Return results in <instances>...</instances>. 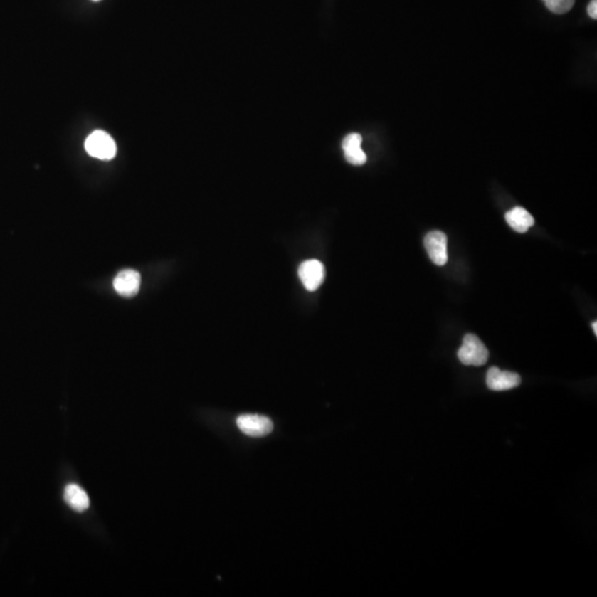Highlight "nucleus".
<instances>
[{
    "label": "nucleus",
    "instance_id": "obj_3",
    "mask_svg": "<svg viewBox=\"0 0 597 597\" xmlns=\"http://www.w3.org/2000/svg\"><path fill=\"white\" fill-rule=\"evenodd\" d=\"M237 426L243 434L250 437H263L270 434L273 421L263 415L243 414L237 418Z\"/></svg>",
    "mask_w": 597,
    "mask_h": 597
},
{
    "label": "nucleus",
    "instance_id": "obj_14",
    "mask_svg": "<svg viewBox=\"0 0 597 597\" xmlns=\"http://www.w3.org/2000/svg\"><path fill=\"white\" fill-rule=\"evenodd\" d=\"M92 1H100V0H92Z\"/></svg>",
    "mask_w": 597,
    "mask_h": 597
},
{
    "label": "nucleus",
    "instance_id": "obj_11",
    "mask_svg": "<svg viewBox=\"0 0 597 597\" xmlns=\"http://www.w3.org/2000/svg\"><path fill=\"white\" fill-rule=\"evenodd\" d=\"M550 11L556 15H563L572 9L575 0H543Z\"/></svg>",
    "mask_w": 597,
    "mask_h": 597
},
{
    "label": "nucleus",
    "instance_id": "obj_6",
    "mask_svg": "<svg viewBox=\"0 0 597 597\" xmlns=\"http://www.w3.org/2000/svg\"><path fill=\"white\" fill-rule=\"evenodd\" d=\"M299 277L307 290L315 291L324 280V267L320 261L315 259L305 261L299 267Z\"/></svg>",
    "mask_w": 597,
    "mask_h": 597
},
{
    "label": "nucleus",
    "instance_id": "obj_8",
    "mask_svg": "<svg viewBox=\"0 0 597 597\" xmlns=\"http://www.w3.org/2000/svg\"><path fill=\"white\" fill-rule=\"evenodd\" d=\"M362 137L359 133H351L344 137L342 142V149L347 161L352 165H363L366 163V154L363 151Z\"/></svg>",
    "mask_w": 597,
    "mask_h": 597
},
{
    "label": "nucleus",
    "instance_id": "obj_13",
    "mask_svg": "<svg viewBox=\"0 0 597 597\" xmlns=\"http://www.w3.org/2000/svg\"><path fill=\"white\" fill-rule=\"evenodd\" d=\"M592 329L594 330L595 335H597V322L592 323Z\"/></svg>",
    "mask_w": 597,
    "mask_h": 597
},
{
    "label": "nucleus",
    "instance_id": "obj_2",
    "mask_svg": "<svg viewBox=\"0 0 597 597\" xmlns=\"http://www.w3.org/2000/svg\"><path fill=\"white\" fill-rule=\"evenodd\" d=\"M85 151L95 159L109 161L117 155V145L109 134L103 131H95L89 135L85 144Z\"/></svg>",
    "mask_w": 597,
    "mask_h": 597
},
{
    "label": "nucleus",
    "instance_id": "obj_7",
    "mask_svg": "<svg viewBox=\"0 0 597 597\" xmlns=\"http://www.w3.org/2000/svg\"><path fill=\"white\" fill-rule=\"evenodd\" d=\"M141 275L137 271L125 269L120 271L113 281L115 290L125 297H132L139 293Z\"/></svg>",
    "mask_w": 597,
    "mask_h": 597
},
{
    "label": "nucleus",
    "instance_id": "obj_1",
    "mask_svg": "<svg viewBox=\"0 0 597 597\" xmlns=\"http://www.w3.org/2000/svg\"><path fill=\"white\" fill-rule=\"evenodd\" d=\"M458 359L463 364L468 366H482L488 361V349L477 335L469 333L464 337V342L458 349Z\"/></svg>",
    "mask_w": 597,
    "mask_h": 597
},
{
    "label": "nucleus",
    "instance_id": "obj_12",
    "mask_svg": "<svg viewBox=\"0 0 597 597\" xmlns=\"http://www.w3.org/2000/svg\"><path fill=\"white\" fill-rule=\"evenodd\" d=\"M588 16L593 19H597V0H592L588 6Z\"/></svg>",
    "mask_w": 597,
    "mask_h": 597
},
{
    "label": "nucleus",
    "instance_id": "obj_10",
    "mask_svg": "<svg viewBox=\"0 0 597 597\" xmlns=\"http://www.w3.org/2000/svg\"><path fill=\"white\" fill-rule=\"evenodd\" d=\"M65 500L68 506L77 512H83L90 506V499L88 493L81 487L71 483L65 489Z\"/></svg>",
    "mask_w": 597,
    "mask_h": 597
},
{
    "label": "nucleus",
    "instance_id": "obj_4",
    "mask_svg": "<svg viewBox=\"0 0 597 597\" xmlns=\"http://www.w3.org/2000/svg\"><path fill=\"white\" fill-rule=\"evenodd\" d=\"M424 245L429 258L435 265H446L448 261V238L446 233L438 231H430L425 237Z\"/></svg>",
    "mask_w": 597,
    "mask_h": 597
},
{
    "label": "nucleus",
    "instance_id": "obj_9",
    "mask_svg": "<svg viewBox=\"0 0 597 597\" xmlns=\"http://www.w3.org/2000/svg\"><path fill=\"white\" fill-rule=\"evenodd\" d=\"M506 221L517 233H527L534 225V218L522 207H516L506 213Z\"/></svg>",
    "mask_w": 597,
    "mask_h": 597
},
{
    "label": "nucleus",
    "instance_id": "obj_5",
    "mask_svg": "<svg viewBox=\"0 0 597 597\" xmlns=\"http://www.w3.org/2000/svg\"><path fill=\"white\" fill-rule=\"evenodd\" d=\"M487 386L491 391H509L521 384L520 375L509 371H501L498 367H490L486 377Z\"/></svg>",
    "mask_w": 597,
    "mask_h": 597
}]
</instances>
